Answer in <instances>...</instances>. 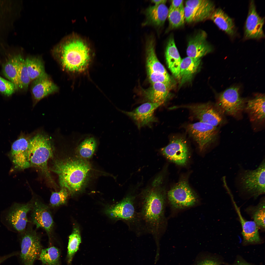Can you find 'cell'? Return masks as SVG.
Here are the masks:
<instances>
[{"instance_id":"obj_1","label":"cell","mask_w":265,"mask_h":265,"mask_svg":"<svg viewBox=\"0 0 265 265\" xmlns=\"http://www.w3.org/2000/svg\"><path fill=\"white\" fill-rule=\"evenodd\" d=\"M166 200L165 191L159 186L147 188L137 197V211L145 234L152 236L157 251H159L160 240L166 224Z\"/></svg>"},{"instance_id":"obj_2","label":"cell","mask_w":265,"mask_h":265,"mask_svg":"<svg viewBox=\"0 0 265 265\" xmlns=\"http://www.w3.org/2000/svg\"><path fill=\"white\" fill-rule=\"evenodd\" d=\"M51 170L57 174L61 187L72 193L80 190L90 170L86 161L78 159H67L56 161Z\"/></svg>"},{"instance_id":"obj_3","label":"cell","mask_w":265,"mask_h":265,"mask_svg":"<svg viewBox=\"0 0 265 265\" xmlns=\"http://www.w3.org/2000/svg\"><path fill=\"white\" fill-rule=\"evenodd\" d=\"M58 50L61 64L67 70L80 72L88 66L90 59V49L80 38L74 37L67 39L61 44Z\"/></svg>"},{"instance_id":"obj_4","label":"cell","mask_w":265,"mask_h":265,"mask_svg":"<svg viewBox=\"0 0 265 265\" xmlns=\"http://www.w3.org/2000/svg\"><path fill=\"white\" fill-rule=\"evenodd\" d=\"M137 195L127 194L120 201L108 209L106 212L116 220L123 221L130 230L138 237L145 235L137 211Z\"/></svg>"},{"instance_id":"obj_5","label":"cell","mask_w":265,"mask_h":265,"mask_svg":"<svg viewBox=\"0 0 265 265\" xmlns=\"http://www.w3.org/2000/svg\"><path fill=\"white\" fill-rule=\"evenodd\" d=\"M265 164L264 158L255 169L240 168L235 178V184L240 193L254 199L265 194Z\"/></svg>"},{"instance_id":"obj_6","label":"cell","mask_w":265,"mask_h":265,"mask_svg":"<svg viewBox=\"0 0 265 265\" xmlns=\"http://www.w3.org/2000/svg\"><path fill=\"white\" fill-rule=\"evenodd\" d=\"M53 155L51 142L47 136L39 134L30 138L27 151L28 160L30 166L39 169L53 183L47 165Z\"/></svg>"},{"instance_id":"obj_7","label":"cell","mask_w":265,"mask_h":265,"mask_svg":"<svg viewBox=\"0 0 265 265\" xmlns=\"http://www.w3.org/2000/svg\"><path fill=\"white\" fill-rule=\"evenodd\" d=\"M169 202L174 208L183 209L194 205L197 199L187 182L181 181L168 192Z\"/></svg>"},{"instance_id":"obj_8","label":"cell","mask_w":265,"mask_h":265,"mask_svg":"<svg viewBox=\"0 0 265 265\" xmlns=\"http://www.w3.org/2000/svg\"><path fill=\"white\" fill-rule=\"evenodd\" d=\"M20 257L24 265H33L42 250L40 238L33 231H26L23 235L21 242Z\"/></svg>"},{"instance_id":"obj_9","label":"cell","mask_w":265,"mask_h":265,"mask_svg":"<svg viewBox=\"0 0 265 265\" xmlns=\"http://www.w3.org/2000/svg\"><path fill=\"white\" fill-rule=\"evenodd\" d=\"M265 18L258 13L255 2L251 0L244 29V38L245 40H259L265 37L263 26Z\"/></svg>"},{"instance_id":"obj_10","label":"cell","mask_w":265,"mask_h":265,"mask_svg":"<svg viewBox=\"0 0 265 265\" xmlns=\"http://www.w3.org/2000/svg\"><path fill=\"white\" fill-rule=\"evenodd\" d=\"M162 153L167 159L179 165H185L189 155L188 147L185 139L174 137L169 144L161 150Z\"/></svg>"},{"instance_id":"obj_11","label":"cell","mask_w":265,"mask_h":265,"mask_svg":"<svg viewBox=\"0 0 265 265\" xmlns=\"http://www.w3.org/2000/svg\"><path fill=\"white\" fill-rule=\"evenodd\" d=\"M187 129L201 151L212 142L217 134L216 127L200 121L189 124Z\"/></svg>"},{"instance_id":"obj_12","label":"cell","mask_w":265,"mask_h":265,"mask_svg":"<svg viewBox=\"0 0 265 265\" xmlns=\"http://www.w3.org/2000/svg\"><path fill=\"white\" fill-rule=\"evenodd\" d=\"M218 102L225 112L233 116L241 112L244 105V100L240 95L239 88L236 86L230 87L221 93Z\"/></svg>"},{"instance_id":"obj_13","label":"cell","mask_w":265,"mask_h":265,"mask_svg":"<svg viewBox=\"0 0 265 265\" xmlns=\"http://www.w3.org/2000/svg\"><path fill=\"white\" fill-rule=\"evenodd\" d=\"M32 206L30 203H15L11 207L7 213L6 220L15 231L21 232L25 230L28 221L27 214Z\"/></svg>"},{"instance_id":"obj_14","label":"cell","mask_w":265,"mask_h":265,"mask_svg":"<svg viewBox=\"0 0 265 265\" xmlns=\"http://www.w3.org/2000/svg\"><path fill=\"white\" fill-rule=\"evenodd\" d=\"M190 110L200 122L216 127L222 120L221 116L211 104L208 103L182 106Z\"/></svg>"},{"instance_id":"obj_15","label":"cell","mask_w":265,"mask_h":265,"mask_svg":"<svg viewBox=\"0 0 265 265\" xmlns=\"http://www.w3.org/2000/svg\"><path fill=\"white\" fill-rule=\"evenodd\" d=\"M31 138L21 136L13 144L10 157L14 168L22 170L30 167L27 158V151Z\"/></svg>"},{"instance_id":"obj_16","label":"cell","mask_w":265,"mask_h":265,"mask_svg":"<svg viewBox=\"0 0 265 265\" xmlns=\"http://www.w3.org/2000/svg\"><path fill=\"white\" fill-rule=\"evenodd\" d=\"M162 104L160 103L146 102L132 111L123 112L131 118L139 128L157 121L154 116V111Z\"/></svg>"},{"instance_id":"obj_17","label":"cell","mask_w":265,"mask_h":265,"mask_svg":"<svg viewBox=\"0 0 265 265\" xmlns=\"http://www.w3.org/2000/svg\"><path fill=\"white\" fill-rule=\"evenodd\" d=\"M207 37L206 32L202 30L190 38L186 50L188 57L200 59L212 51V47L207 41Z\"/></svg>"},{"instance_id":"obj_18","label":"cell","mask_w":265,"mask_h":265,"mask_svg":"<svg viewBox=\"0 0 265 265\" xmlns=\"http://www.w3.org/2000/svg\"><path fill=\"white\" fill-rule=\"evenodd\" d=\"M32 220L37 228L44 229L49 235L52 230L53 220L47 206L41 202L36 201L33 206Z\"/></svg>"},{"instance_id":"obj_19","label":"cell","mask_w":265,"mask_h":265,"mask_svg":"<svg viewBox=\"0 0 265 265\" xmlns=\"http://www.w3.org/2000/svg\"><path fill=\"white\" fill-rule=\"evenodd\" d=\"M168 13V9L165 4L149 6L145 11V19L142 25L161 27L164 23Z\"/></svg>"},{"instance_id":"obj_20","label":"cell","mask_w":265,"mask_h":265,"mask_svg":"<svg viewBox=\"0 0 265 265\" xmlns=\"http://www.w3.org/2000/svg\"><path fill=\"white\" fill-rule=\"evenodd\" d=\"M33 82L32 93L34 100L33 106L40 100L57 91L58 88L48 76L37 79Z\"/></svg>"},{"instance_id":"obj_21","label":"cell","mask_w":265,"mask_h":265,"mask_svg":"<svg viewBox=\"0 0 265 265\" xmlns=\"http://www.w3.org/2000/svg\"><path fill=\"white\" fill-rule=\"evenodd\" d=\"M155 41L152 35L147 37L146 43V63L147 71L168 74L166 69L159 62L155 51Z\"/></svg>"},{"instance_id":"obj_22","label":"cell","mask_w":265,"mask_h":265,"mask_svg":"<svg viewBox=\"0 0 265 265\" xmlns=\"http://www.w3.org/2000/svg\"><path fill=\"white\" fill-rule=\"evenodd\" d=\"M165 56L169 68L176 77L179 79L180 66L182 59L173 37H170L167 41Z\"/></svg>"},{"instance_id":"obj_23","label":"cell","mask_w":265,"mask_h":265,"mask_svg":"<svg viewBox=\"0 0 265 265\" xmlns=\"http://www.w3.org/2000/svg\"><path fill=\"white\" fill-rule=\"evenodd\" d=\"M210 19L230 37H233L235 35L236 28L233 20L221 9H215Z\"/></svg>"},{"instance_id":"obj_24","label":"cell","mask_w":265,"mask_h":265,"mask_svg":"<svg viewBox=\"0 0 265 265\" xmlns=\"http://www.w3.org/2000/svg\"><path fill=\"white\" fill-rule=\"evenodd\" d=\"M242 228V234L243 242L245 244H257L261 241L260 236L259 228L256 223L252 221H247L244 219L237 209Z\"/></svg>"},{"instance_id":"obj_25","label":"cell","mask_w":265,"mask_h":265,"mask_svg":"<svg viewBox=\"0 0 265 265\" xmlns=\"http://www.w3.org/2000/svg\"><path fill=\"white\" fill-rule=\"evenodd\" d=\"M170 85L161 82L151 84L144 92L145 98L149 102L163 104L168 96Z\"/></svg>"},{"instance_id":"obj_26","label":"cell","mask_w":265,"mask_h":265,"mask_svg":"<svg viewBox=\"0 0 265 265\" xmlns=\"http://www.w3.org/2000/svg\"><path fill=\"white\" fill-rule=\"evenodd\" d=\"M265 96L259 94L249 100L246 108L252 121H261L264 119L265 116Z\"/></svg>"},{"instance_id":"obj_27","label":"cell","mask_w":265,"mask_h":265,"mask_svg":"<svg viewBox=\"0 0 265 265\" xmlns=\"http://www.w3.org/2000/svg\"><path fill=\"white\" fill-rule=\"evenodd\" d=\"M23 57L20 54L13 56L9 58L2 66V71L4 76L18 88V70Z\"/></svg>"},{"instance_id":"obj_28","label":"cell","mask_w":265,"mask_h":265,"mask_svg":"<svg viewBox=\"0 0 265 265\" xmlns=\"http://www.w3.org/2000/svg\"><path fill=\"white\" fill-rule=\"evenodd\" d=\"M200 61V59L194 58L188 56L182 59L179 74L181 84L191 79L196 71Z\"/></svg>"},{"instance_id":"obj_29","label":"cell","mask_w":265,"mask_h":265,"mask_svg":"<svg viewBox=\"0 0 265 265\" xmlns=\"http://www.w3.org/2000/svg\"><path fill=\"white\" fill-rule=\"evenodd\" d=\"M27 71L31 80L48 76L43 63L36 58H28L25 60Z\"/></svg>"},{"instance_id":"obj_30","label":"cell","mask_w":265,"mask_h":265,"mask_svg":"<svg viewBox=\"0 0 265 265\" xmlns=\"http://www.w3.org/2000/svg\"><path fill=\"white\" fill-rule=\"evenodd\" d=\"M265 198H262L259 203L255 206L247 208V212L249 214L260 228L265 230Z\"/></svg>"},{"instance_id":"obj_31","label":"cell","mask_w":265,"mask_h":265,"mask_svg":"<svg viewBox=\"0 0 265 265\" xmlns=\"http://www.w3.org/2000/svg\"><path fill=\"white\" fill-rule=\"evenodd\" d=\"M81 242L79 230L78 228L75 227L69 236L67 257L69 265L71 263L75 254L79 249Z\"/></svg>"},{"instance_id":"obj_32","label":"cell","mask_w":265,"mask_h":265,"mask_svg":"<svg viewBox=\"0 0 265 265\" xmlns=\"http://www.w3.org/2000/svg\"><path fill=\"white\" fill-rule=\"evenodd\" d=\"M39 259L42 264L47 265H60V252L54 247L42 249Z\"/></svg>"},{"instance_id":"obj_33","label":"cell","mask_w":265,"mask_h":265,"mask_svg":"<svg viewBox=\"0 0 265 265\" xmlns=\"http://www.w3.org/2000/svg\"><path fill=\"white\" fill-rule=\"evenodd\" d=\"M185 21L188 23L201 21L210 18L213 12L189 8L184 7Z\"/></svg>"},{"instance_id":"obj_34","label":"cell","mask_w":265,"mask_h":265,"mask_svg":"<svg viewBox=\"0 0 265 265\" xmlns=\"http://www.w3.org/2000/svg\"><path fill=\"white\" fill-rule=\"evenodd\" d=\"M168 17L171 28H175L183 26L185 21L184 7L174 8L170 6Z\"/></svg>"},{"instance_id":"obj_35","label":"cell","mask_w":265,"mask_h":265,"mask_svg":"<svg viewBox=\"0 0 265 265\" xmlns=\"http://www.w3.org/2000/svg\"><path fill=\"white\" fill-rule=\"evenodd\" d=\"M96 145V141L94 138H86L78 146V150L80 155L85 159L90 158L94 154Z\"/></svg>"},{"instance_id":"obj_36","label":"cell","mask_w":265,"mask_h":265,"mask_svg":"<svg viewBox=\"0 0 265 265\" xmlns=\"http://www.w3.org/2000/svg\"><path fill=\"white\" fill-rule=\"evenodd\" d=\"M185 4V6L189 8L212 12L215 9L214 2L210 0H188L186 1Z\"/></svg>"},{"instance_id":"obj_37","label":"cell","mask_w":265,"mask_h":265,"mask_svg":"<svg viewBox=\"0 0 265 265\" xmlns=\"http://www.w3.org/2000/svg\"><path fill=\"white\" fill-rule=\"evenodd\" d=\"M18 88H27L31 81L29 76L25 60L22 58L20 62L18 70Z\"/></svg>"},{"instance_id":"obj_38","label":"cell","mask_w":265,"mask_h":265,"mask_svg":"<svg viewBox=\"0 0 265 265\" xmlns=\"http://www.w3.org/2000/svg\"><path fill=\"white\" fill-rule=\"evenodd\" d=\"M68 190L66 188L62 187L58 192H53L50 199L51 206L57 207L65 204L68 195Z\"/></svg>"},{"instance_id":"obj_39","label":"cell","mask_w":265,"mask_h":265,"mask_svg":"<svg viewBox=\"0 0 265 265\" xmlns=\"http://www.w3.org/2000/svg\"><path fill=\"white\" fill-rule=\"evenodd\" d=\"M148 77L151 84L161 82L170 85L171 80L169 74L147 71Z\"/></svg>"},{"instance_id":"obj_40","label":"cell","mask_w":265,"mask_h":265,"mask_svg":"<svg viewBox=\"0 0 265 265\" xmlns=\"http://www.w3.org/2000/svg\"><path fill=\"white\" fill-rule=\"evenodd\" d=\"M17 89L15 85L11 81L0 76V92L9 96L13 93Z\"/></svg>"},{"instance_id":"obj_41","label":"cell","mask_w":265,"mask_h":265,"mask_svg":"<svg viewBox=\"0 0 265 265\" xmlns=\"http://www.w3.org/2000/svg\"><path fill=\"white\" fill-rule=\"evenodd\" d=\"M220 263L216 259L208 258L200 261L197 265H220Z\"/></svg>"},{"instance_id":"obj_42","label":"cell","mask_w":265,"mask_h":265,"mask_svg":"<svg viewBox=\"0 0 265 265\" xmlns=\"http://www.w3.org/2000/svg\"><path fill=\"white\" fill-rule=\"evenodd\" d=\"M183 0H172L170 7L174 8H179L184 7Z\"/></svg>"},{"instance_id":"obj_43","label":"cell","mask_w":265,"mask_h":265,"mask_svg":"<svg viewBox=\"0 0 265 265\" xmlns=\"http://www.w3.org/2000/svg\"><path fill=\"white\" fill-rule=\"evenodd\" d=\"M166 0H151L152 2L154 3L155 5H159L162 4H165L167 1Z\"/></svg>"},{"instance_id":"obj_44","label":"cell","mask_w":265,"mask_h":265,"mask_svg":"<svg viewBox=\"0 0 265 265\" xmlns=\"http://www.w3.org/2000/svg\"><path fill=\"white\" fill-rule=\"evenodd\" d=\"M233 265H253L245 261H239Z\"/></svg>"},{"instance_id":"obj_45","label":"cell","mask_w":265,"mask_h":265,"mask_svg":"<svg viewBox=\"0 0 265 265\" xmlns=\"http://www.w3.org/2000/svg\"><path fill=\"white\" fill-rule=\"evenodd\" d=\"M14 254H11L0 257V264L8 258L14 255Z\"/></svg>"}]
</instances>
